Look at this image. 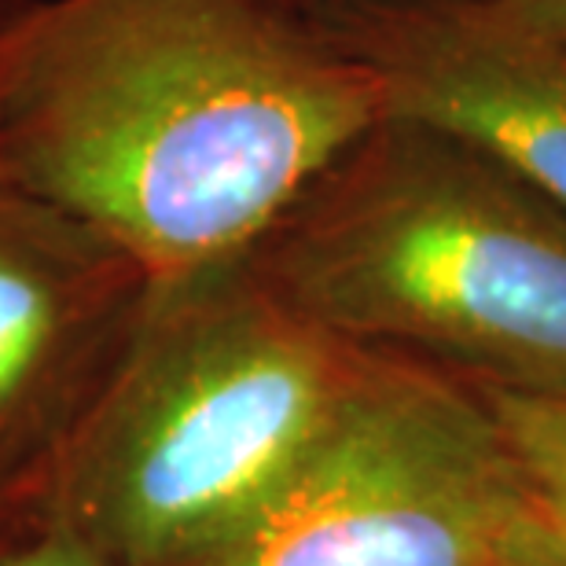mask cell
Returning <instances> with one entry per match:
<instances>
[{"label": "cell", "mask_w": 566, "mask_h": 566, "mask_svg": "<svg viewBox=\"0 0 566 566\" xmlns=\"http://www.w3.org/2000/svg\"><path fill=\"white\" fill-rule=\"evenodd\" d=\"M379 118L321 0H30L0 38V177L155 283L243 262Z\"/></svg>", "instance_id": "cell-1"}, {"label": "cell", "mask_w": 566, "mask_h": 566, "mask_svg": "<svg viewBox=\"0 0 566 566\" xmlns=\"http://www.w3.org/2000/svg\"><path fill=\"white\" fill-rule=\"evenodd\" d=\"M243 262L349 346L566 398V213L427 126L379 118Z\"/></svg>", "instance_id": "cell-2"}, {"label": "cell", "mask_w": 566, "mask_h": 566, "mask_svg": "<svg viewBox=\"0 0 566 566\" xmlns=\"http://www.w3.org/2000/svg\"><path fill=\"white\" fill-rule=\"evenodd\" d=\"M357 360L247 262L155 283L49 518L111 566L202 563L324 434Z\"/></svg>", "instance_id": "cell-3"}, {"label": "cell", "mask_w": 566, "mask_h": 566, "mask_svg": "<svg viewBox=\"0 0 566 566\" xmlns=\"http://www.w3.org/2000/svg\"><path fill=\"white\" fill-rule=\"evenodd\" d=\"M196 566H559L474 382L360 349L332 423Z\"/></svg>", "instance_id": "cell-4"}, {"label": "cell", "mask_w": 566, "mask_h": 566, "mask_svg": "<svg viewBox=\"0 0 566 566\" xmlns=\"http://www.w3.org/2000/svg\"><path fill=\"white\" fill-rule=\"evenodd\" d=\"M151 294L126 251L0 177V537L52 515Z\"/></svg>", "instance_id": "cell-5"}, {"label": "cell", "mask_w": 566, "mask_h": 566, "mask_svg": "<svg viewBox=\"0 0 566 566\" xmlns=\"http://www.w3.org/2000/svg\"><path fill=\"white\" fill-rule=\"evenodd\" d=\"M332 27L405 118L468 144L566 213V38L490 0H327Z\"/></svg>", "instance_id": "cell-6"}, {"label": "cell", "mask_w": 566, "mask_h": 566, "mask_svg": "<svg viewBox=\"0 0 566 566\" xmlns=\"http://www.w3.org/2000/svg\"><path fill=\"white\" fill-rule=\"evenodd\" d=\"M482 390V387H479ZM518 474L566 559V398L482 390Z\"/></svg>", "instance_id": "cell-7"}, {"label": "cell", "mask_w": 566, "mask_h": 566, "mask_svg": "<svg viewBox=\"0 0 566 566\" xmlns=\"http://www.w3.org/2000/svg\"><path fill=\"white\" fill-rule=\"evenodd\" d=\"M0 566H111L60 518L0 537Z\"/></svg>", "instance_id": "cell-8"}, {"label": "cell", "mask_w": 566, "mask_h": 566, "mask_svg": "<svg viewBox=\"0 0 566 566\" xmlns=\"http://www.w3.org/2000/svg\"><path fill=\"white\" fill-rule=\"evenodd\" d=\"M490 4L523 27L566 38V0H490Z\"/></svg>", "instance_id": "cell-9"}, {"label": "cell", "mask_w": 566, "mask_h": 566, "mask_svg": "<svg viewBox=\"0 0 566 566\" xmlns=\"http://www.w3.org/2000/svg\"><path fill=\"white\" fill-rule=\"evenodd\" d=\"M27 4H30V0H0V38H4L11 22H15L22 11H27Z\"/></svg>", "instance_id": "cell-10"}, {"label": "cell", "mask_w": 566, "mask_h": 566, "mask_svg": "<svg viewBox=\"0 0 566 566\" xmlns=\"http://www.w3.org/2000/svg\"><path fill=\"white\" fill-rule=\"evenodd\" d=\"M559 566H566V559H563V556H559Z\"/></svg>", "instance_id": "cell-11"}, {"label": "cell", "mask_w": 566, "mask_h": 566, "mask_svg": "<svg viewBox=\"0 0 566 566\" xmlns=\"http://www.w3.org/2000/svg\"><path fill=\"white\" fill-rule=\"evenodd\" d=\"M321 4H327V0H321Z\"/></svg>", "instance_id": "cell-12"}]
</instances>
